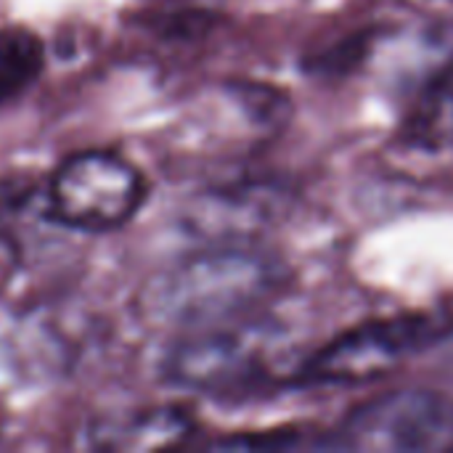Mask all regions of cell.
<instances>
[{
	"mask_svg": "<svg viewBox=\"0 0 453 453\" xmlns=\"http://www.w3.org/2000/svg\"><path fill=\"white\" fill-rule=\"evenodd\" d=\"M8 366L27 380L56 377L72 364V342L53 316L35 311L16 321L3 342Z\"/></svg>",
	"mask_w": 453,
	"mask_h": 453,
	"instance_id": "obj_7",
	"label": "cell"
},
{
	"mask_svg": "<svg viewBox=\"0 0 453 453\" xmlns=\"http://www.w3.org/2000/svg\"><path fill=\"white\" fill-rule=\"evenodd\" d=\"M279 348L281 334L271 324H215L180 340L165 361V374L194 393L231 395L260 382Z\"/></svg>",
	"mask_w": 453,
	"mask_h": 453,
	"instance_id": "obj_2",
	"label": "cell"
},
{
	"mask_svg": "<svg viewBox=\"0 0 453 453\" xmlns=\"http://www.w3.org/2000/svg\"><path fill=\"white\" fill-rule=\"evenodd\" d=\"M186 427L188 422L180 414L170 409H159V411L138 417L130 427L119 425V427H111L109 433L104 430L96 433L98 435L96 446L101 449H162V446L175 443L180 435H186Z\"/></svg>",
	"mask_w": 453,
	"mask_h": 453,
	"instance_id": "obj_9",
	"label": "cell"
},
{
	"mask_svg": "<svg viewBox=\"0 0 453 453\" xmlns=\"http://www.w3.org/2000/svg\"><path fill=\"white\" fill-rule=\"evenodd\" d=\"M281 199L265 186H239L199 196L186 226L204 239H250L271 226L279 215Z\"/></svg>",
	"mask_w": 453,
	"mask_h": 453,
	"instance_id": "obj_6",
	"label": "cell"
},
{
	"mask_svg": "<svg viewBox=\"0 0 453 453\" xmlns=\"http://www.w3.org/2000/svg\"><path fill=\"white\" fill-rule=\"evenodd\" d=\"M29 194H32L29 183H21V180H3L0 183V239L8 231V226L13 223V218L29 202Z\"/></svg>",
	"mask_w": 453,
	"mask_h": 453,
	"instance_id": "obj_11",
	"label": "cell"
},
{
	"mask_svg": "<svg viewBox=\"0 0 453 453\" xmlns=\"http://www.w3.org/2000/svg\"><path fill=\"white\" fill-rule=\"evenodd\" d=\"M414 138L433 149L453 146V66L425 93L414 114Z\"/></svg>",
	"mask_w": 453,
	"mask_h": 453,
	"instance_id": "obj_10",
	"label": "cell"
},
{
	"mask_svg": "<svg viewBox=\"0 0 453 453\" xmlns=\"http://www.w3.org/2000/svg\"><path fill=\"white\" fill-rule=\"evenodd\" d=\"M13 263H16V252H13V247H11L5 239H0V287H3V281L8 279V273H11Z\"/></svg>",
	"mask_w": 453,
	"mask_h": 453,
	"instance_id": "obj_12",
	"label": "cell"
},
{
	"mask_svg": "<svg viewBox=\"0 0 453 453\" xmlns=\"http://www.w3.org/2000/svg\"><path fill=\"white\" fill-rule=\"evenodd\" d=\"M441 326L430 319H395L361 326L319 350L300 372L303 382H364L385 374L414 350L433 345Z\"/></svg>",
	"mask_w": 453,
	"mask_h": 453,
	"instance_id": "obj_5",
	"label": "cell"
},
{
	"mask_svg": "<svg viewBox=\"0 0 453 453\" xmlns=\"http://www.w3.org/2000/svg\"><path fill=\"white\" fill-rule=\"evenodd\" d=\"M45 50L35 32L8 27L0 29V101L27 90L42 72Z\"/></svg>",
	"mask_w": 453,
	"mask_h": 453,
	"instance_id": "obj_8",
	"label": "cell"
},
{
	"mask_svg": "<svg viewBox=\"0 0 453 453\" xmlns=\"http://www.w3.org/2000/svg\"><path fill=\"white\" fill-rule=\"evenodd\" d=\"M356 451H453V401L427 390H401L358 409L345 425Z\"/></svg>",
	"mask_w": 453,
	"mask_h": 453,
	"instance_id": "obj_4",
	"label": "cell"
},
{
	"mask_svg": "<svg viewBox=\"0 0 453 453\" xmlns=\"http://www.w3.org/2000/svg\"><path fill=\"white\" fill-rule=\"evenodd\" d=\"M141 173L106 151L69 157L48 186V210L56 220L82 231L125 226L143 202Z\"/></svg>",
	"mask_w": 453,
	"mask_h": 453,
	"instance_id": "obj_3",
	"label": "cell"
},
{
	"mask_svg": "<svg viewBox=\"0 0 453 453\" xmlns=\"http://www.w3.org/2000/svg\"><path fill=\"white\" fill-rule=\"evenodd\" d=\"M281 284L284 268L276 257L223 247L157 273L143 287L138 311L154 326L204 329L239 319L268 300Z\"/></svg>",
	"mask_w": 453,
	"mask_h": 453,
	"instance_id": "obj_1",
	"label": "cell"
}]
</instances>
